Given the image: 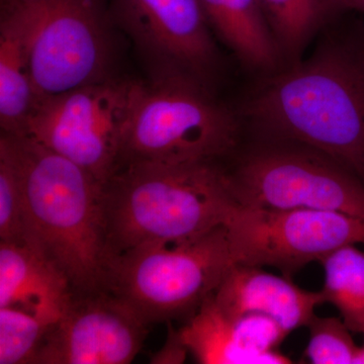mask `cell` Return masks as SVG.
<instances>
[{"mask_svg": "<svg viewBox=\"0 0 364 364\" xmlns=\"http://www.w3.org/2000/svg\"><path fill=\"white\" fill-rule=\"evenodd\" d=\"M210 30L239 62L260 75L284 68L258 0H198Z\"/></svg>", "mask_w": 364, "mask_h": 364, "instance_id": "cell-15", "label": "cell"}, {"mask_svg": "<svg viewBox=\"0 0 364 364\" xmlns=\"http://www.w3.org/2000/svg\"><path fill=\"white\" fill-rule=\"evenodd\" d=\"M237 203L223 162L121 165L102 186L111 259L203 236L224 226Z\"/></svg>", "mask_w": 364, "mask_h": 364, "instance_id": "cell-3", "label": "cell"}, {"mask_svg": "<svg viewBox=\"0 0 364 364\" xmlns=\"http://www.w3.org/2000/svg\"><path fill=\"white\" fill-rule=\"evenodd\" d=\"M189 353L188 347L184 344L181 333L174 330L169 324L166 342L160 350L155 352L151 358V363L173 364L186 361Z\"/></svg>", "mask_w": 364, "mask_h": 364, "instance_id": "cell-22", "label": "cell"}, {"mask_svg": "<svg viewBox=\"0 0 364 364\" xmlns=\"http://www.w3.org/2000/svg\"><path fill=\"white\" fill-rule=\"evenodd\" d=\"M226 168L239 205L326 210L364 221L363 182L312 148L260 140Z\"/></svg>", "mask_w": 364, "mask_h": 364, "instance_id": "cell-7", "label": "cell"}, {"mask_svg": "<svg viewBox=\"0 0 364 364\" xmlns=\"http://www.w3.org/2000/svg\"><path fill=\"white\" fill-rule=\"evenodd\" d=\"M347 11L364 13V0H339Z\"/></svg>", "mask_w": 364, "mask_h": 364, "instance_id": "cell-23", "label": "cell"}, {"mask_svg": "<svg viewBox=\"0 0 364 364\" xmlns=\"http://www.w3.org/2000/svg\"><path fill=\"white\" fill-rule=\"evenodd\" d=\"M0 242L26 245L23 186L11 151L0 140Z\"/></svg>", "mask_w": 364, "mask_h": 364, "instance_id": "cell-21", "label": "cell"}, {"mask_svg": "<svg viewBox=\"0 0 364 364\" xmlns=\"http://www.w3.org/2000/svg\"><path fill=\"white\" fill-rule=\"evenodd\" d=\"M306 328L310 332L305 358L314 364H356L359 347L344 321L314 315Z\"/></svg>", "mask_w": 364, "mask_h": 364, "instance_id": "cell-20", "label": "cell"}, {"mask_svg": "<svg viewBox=\"0 0 364 364\" xmlns=\"http://www.w3.org/2000/svg\"><path fill=\"white\" fill-rule=\"evenodd\" d=\"M242 124L240 114L202 83L186 79L141 81L119 167L130 163L223 162L238 150Z\"/></svg>", "mask_w": 364, "mask_h": 364, "instance_id": "cell-4", "label": "cell"}, {"mask_svg": "<svg viewBox=\"0 0 364 364\" xmlns=\"http://www.w3.org/2000/svg\"><path fill=\"white\" fill-rule=\"evenodd\" d=\"M356 364H364V343L363 346L359 347L358 358H356Z\"/></svg>", "mask_w": 364, "mask_h": 364, "instance_id": "cell-24", "label": "cell"}, {"mask_svg": "<svg viewBox=\"0 0 364 364\" xmlns=\"http://www.w3.org/2000/svg\"><path fill=\"white\" fill-rule=\"evenodd\" d=\"M52 325L23 309L0 308V364H33Z\"/></svg>", "mask_w": 364, "mask_h": 364, "instance_id": "cell-19", "label": "cell"}, {"mask_svg": "<svg viewBox=\"0 0 364 364\" xmlns=\"http://www.w3.org/2000/svg\"><path fill=\"white\" fill-rule=\"evenodd\" d=\"M225 226L234 263L275 267L289 279L337 249L364 244L363 220L326 210L237 203Z\"/></svg>", "mask_w": 364, "mask_h": 364, "instance_id": "cell-9", "label": "cell"}, {"mask_svg": "<svg viewBox=\"0 0 364 364\" xmlns=\"http://www.w3.org/2000/svg\"><path fill=\"white\" fill-rule=\"evenodd\" d=\"M226 226L178 244H155L114 256L107 291L148 325L191 318L233 267Z\"/></svg>", "mask_w": 364, "mask_h": 364, "instance_id": "cell-5", "label": "cell"}, {"mask_svg": "<svg viewBox=\"0 0 364 364\" xmlns=\"http://www.w3.org/2000/svg\"><path fill=\"white\" fill-rule=\"evenodd\" d=\"M286 67L303 59L318 35L348 13L339 0H258Z\"/></svg>", "mask_w": 364, "mask_h": 364, "instance_id": "cell-17", "label": "cell"}, {"mask_svg": "<svg viewBox=\"0 0 364 364\" xmlns=\"http://www.w3.org/2000/svg\"><path fill=\"white\" fill-rule=\"evenodd\" d=\"M114 25L130 37L151 81H196L214 90L221 53L198 0H109Z\"/></svg>", "mask_w": 364, "mask_h": 364, "instance_id": "cell-10", "label": "cell"}, {"mask_svg": "<svg viewBox=\"0 0 364 364\" xmlns=\"http://www.w3.org/2000/svg\"><path fill=\"white\" fill-rule=\"evenodd\" d=\"M308 58L263 76L239 112L260 140L301 144L364 183V23L343 16Z\"/></svg>", "mask_w": 364, "mask_h": 364, "instance_id": "cell-1", "label": "cell"}, {"mask_svg": "<svg viewBox=\"0 0 364 364\" xmlns=\"http://www.w3.org/2000/svg\"><path fill=\"white\" fill-rule=\"evenodd\" d=\"M212 299L230 315L272 318L287 334L306 327L316 308L325 304L321 291H306L284 275L277 277L262 267L237 263L230 268Z\"/></svg>", "mask_w": 364, "mask_h": 364, "instance_id": "cell-13", "label": "cell"}, {"mask_svg": "<svg viewBox=\"0 0 364 364\" xmlns=\"http://www.w3.org/2000/svg\"><path fill=\"white\" fill-rule=\"evenodd\" d=\"M73 294L63 273L42 254L0 242V308L23 309L54 324Z\"/></svg>", "mask_w": 364, "mask_h": 364, "instance_id": "cell-14", "label": "cell"}, {"mask_svg": "<svg viewBox=\"0 0 364 364\" xmlns=\"http://www.w3.org/2000/svg\"><path fill=\"white\" fill-rule=\"evenodd\" d=\"M0 11V126L1 133L25 135L43 97L33 82L25 23L11 9Z\"/></svg>", "mask_w": 364, "mask_h": 364, "instance_id": "cell-16", "label": "cell"}, {"mask_svg": "<svg viewBox=\"0 0 364 364\" xmlns=\"http://www.w3.org/2000/svg\"><path fill=\"white\" fill-rule=\"evenodd\" d=\"M141 81L112 76L41 100L25 135L104 186L119 164Z\"/></svg>", "mask_w": 364, "mask_h": 364, "instance_id": "cell-8", "label": "cell"}, {"mask_svg": "<svg viewBox=\"0 0 364 364\" xmlns=\"http://www.w3.org/2000/svg\"><path fill=\"white\" fill-rule=\"evenodd\" d=\"M182 340L203 364H286L279 351L287 333L272 318L225 313L212 294L179 329Z\"/></svg>", "mask_w": 364, "mask_h": 364, "instance_id": "cell-12", "label": "cell"}, {"mask_svg": "<svg viewBox=\"0 0 364 364\" xmlns=\"http://www.w3.org/2000/svg\"><path fill=\"white\" fill-rule=\"evenodd\" d=\"M147 323L109 291L73 294L49 328L33 364H128L138 355Z\"/></svg>", "mask_w": 364, "mask_h": 364, "instance_id": "cell-11", "label": "cell"}, {"mask_svg": "<svg viewBox=\"0 0 364 364\" xmlns=\"http://www.w3.org/2000/svg\"><path fill=\"white\" fill-rule=\"evenodd\" d=\"M322 263L325 272L322 294L341 315L352 332L364 334V252L355 244L343 246Z\"/></svg>", "mask_w": 364, "mask_h": 364, "instance_id": "cell-18", "label": "cell"}, {"mask_svg": "<svg viewBox=\"0 0 364 364\" xmlns=\"http://www.w3.org/2000/svg\"><path fill=\"white\" fill-rule=\"evenodd\" d=\"M28 33L31 69L43 98L114 76L109 0H0Z\"/></svg>", "mask_w": 364, "mask_h": 364, "instance_id": "cell-6", "label": "cell"}, {"mask_svg": "<svg viewBox=\"0 0 364 364\" xmlns=\"http://www.w3.org/2000/svg\"><path fill=\"white\" fill-rule=\"evenodd\" d=\"M23 186L26 245L58 268L74 294L107 291L102 184L28 135L1 133Z\"/></svg>", "mask_w": 364, "mask_h": 364, "instance_id": "cell-2", "label": "cell"}]
</instances>
